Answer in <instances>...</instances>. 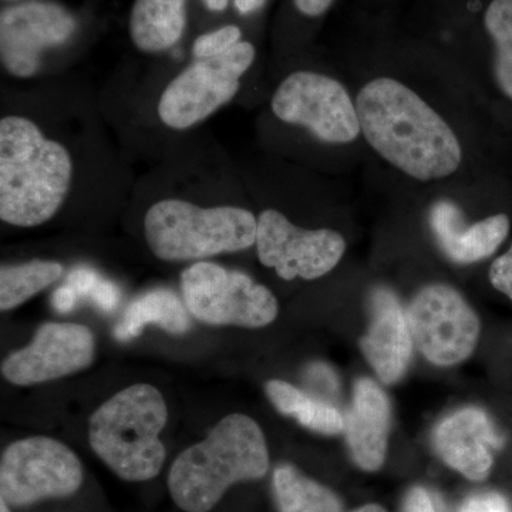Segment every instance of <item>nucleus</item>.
<instances>
[{"label":"nucleus","mask_w":512,"mask_h":512,"mask_svg":"<svg viewBox=\"0 0 512 512\" xmlns=\"http://www.w3.org/2000/svg\"><path fill=\"white\" fill-rule=\"evenodd\" d=\"M255 245L261 264L285 281L322 278L346 252V239L335 229L301 228L272 208L259 214Z\"/></svg>","instance_id":"obj_11"},{"label":"nucleus","mask_w":512,"mask_h":512,"mask_svg":"<svg viewBox=\"0 0 512 512\" xmlns=\"http://www.w3.org/2000/svg\"><path fill=\"white\" fill-rule=\"evenodd\" d=\"M96 340L92 330L77 323H45L26 348L2 363V375L16 386L62 379L92 365Z\"/></svg>","instance_id":"obj_13"},{"label":"nucleus","mask_w":512,"mask_h":512,"mask_svg":"<svg viewBox=\"0 0 512 512\" xmlns=\"http://www.w3.org/2000/svg\"><path fill=\"white\" fill-rule=\"evenodd\" d=\"M269 470L264 431L245 414H229L200 443L188 447L171 466L168 490L185 512H208L229 487L261 480Z\"/></svg>","instance_id":"obj_3"},{"label":"nucleus","mask_w":512,"mask_h":512,"mask_svg":"<svg viewBox=\"0 0 512 512\" xmlns=\"http://www.w3.org/2000/svg\"><path fill=\"white\" fill-rule=\"evenodd\" d=\"M83 483V466L66 444L36 436L15 441L0 461V500L28 507L46 498L76 494Z\"/></svg>","instance_id":"obj_9"},{"label":"nucleus","mask_w":512,"mask_h":512,"mask_svg":"<svg viewBox=\"0 0 512 512\" xmlns=\"http://www.w3.org/2000/svg\"><path fill=\"white\" fill-rule=\"evenodd\" d=\"M265 392L279 413L295 417L306 429L335 436L345 431L346 420L336 407L325 400L313 399L284 380H269Z\"/></svg>","instance_id":"obj_20"},{"label":"nucleus","mask_w":512,"mask_h":512,"mask_svg":"<svg viewBox=\"0 0 512 512\" xmlns=\"http://www.w3.org/2000/svg\"><path fill=\"white\" fill-rule=\"evenodd\" d=\"M345 420L346 440L356 466L369 473L380 470L392 426V406L382 387L370 379L357 380Z\"/></svg>","instance_id":"obj_17"},{"label":"nucleus","mask_w":512,"mask_h":512,"mask_svg":"<svg viewBox=\"0 0 512 512\" xmlns=\"http://www.w3.org/2000/svg\"><path fill=\"white\" fill-rule=\"evenodd\" d=\"M100 278L90 269H77L69 276L67 285L72 286L77 295H92L93 289L99 284Z\"/></svg>","instance_id":"obj_30"},{"label":"nucleus","mask_w":512,"mask_h":512,"mask_svg":"<svg viewBox=\"0 0 512 512\" xmlns=\"http://www.w3.org/2000/svg\"><path fill=\"white\" fill-rule=\"evenodd\" d=\"M168 409L157 387H126L90 417L89 441L96 456L124 481H148L163 470L165 447L160 433Z\"/></svg>","instance_id":"obj_4"},{"label":"nucleus","mask_w":512,"mask_h":512,"mask_svg":"<svg viewBox=\"0 0 512 512\" xmlns=\"http://www.w3.org/2000/svg\"><path fill=\"white\" fill-rule=\"evenodd\" d=\"M407 319L414 345L433 365H458L476 352L481 320L453 286H424L410 302Z\"/></svg>","instance_id":"obj_10"},{"label":"nucleus","mask_w":512,"mask_h":512,"mask_svg":"<svg viewBox=\"0 0 512 512\" xmlns=\"http://www.w3.org/2000/svg\"><path fill=\"white\" fill-rule=\"evenodd\" d=\"M353 512H387L383 507L377 504H367L363 505V507L357 508V510Z\"/></svg>","instance_id":"obj_35"},{"label":"nucleus","mask_w":512,"mask_h":512,"mask_svg":"<svg viewBox=\"0 0 512 512\" xmlns=\"http://www.w3.org/2000/svg\"><path fill=\"white\" fill-rule=\"evenodd\" d=\"M150 323L173 335H184L191 328L190 316L183 301L168 289H156L130 303L123 320L114 330V336L121 342H128L140 336Z\"/></svg>","instance_id":"obj_19"},{"label":"nucleus","mask_w":512,"mask_h":512,"mask_svg":"<svg viewBox=\"0 0 512 512\" xmlns=\"http://www.w3.org/2000/svg\"><path fill=\"white\" fill-rule=\"evenodd\" d=\"M403 512H437L430 494L423 487H414L404 498Z\"/></svg>","instance_id":"obj_29"},{"label":"nucleus","mask_w":512,"mask_h":512,"mask_svg":"<svg viewBox=\"0 0 512 512\" xmlns=\"http://www.w3.org/2000/svg\"><path fill=\"white\" fill-rule=\"evenodd\" d=\"M308 380L319 392L333 394L338 390L336 376L333 375L328 366L322 365V363H315V365L309 367Z\"/></svg>","instance_id":"obj_27"},{"label":"nucleus","mask_w":512,"mask_h":512,"mask_svg":"<svg viewBox=\"0 0 512 512\" xmlns=\"http://www.w3.org/2000/svg\"><path fill=\"white\" fill-rule=\"evenodd\" d=\"M63 265L53 261H30L18 265H2L0 269V309L18 308L36 293L56 284L62 278Z\"/></svg>","instance_id":"obj_22"},{"label":"nucleus","mask_w":512,"mask_h":512,"mask_svg":"<svg viewBox=\"0 0 512 512\" xmlns=\"http://www.w3.org/2000/svg\"><path fill=\"white\" fill-rule=\"evenodd\" d=\"M355 101L362 137L394 170L420 183L447 180L460 170L458 134L409 84L377 76L357 90Z\"/></svg>","instance_id":"obj_1"},{"label":"nucleus","mask_w":512,"mask_h":512,"mask_svg":"<svg viewBox=\"0 0 512 512\" xmlns=\"http://www.w3.org/2000/svg\"><path fill=\"white\" fill-rule=\"evenodd\" d=\"M458 512H512L510 503L504 494L498 491H483L470 495Z\"/></svg>","instance_id":"obj_26"},{"label":"nucleus","mask_w":512,"mask_h":512,"mask_svg":"<svg viewBox=\"0 0 512 512\" xmlns=\"http://www.w3.org/2000/svg\"><path fill=\"white\" fill-rule=\"evenodd\" d=\"M266 3V0H235V8L241 15H251L258 12Z\"/></svg>","instance_id":"obj_33"},{"label":"nucleus","mask_w":512,"mask_h":512,"mask_svg":"<svg viewBox=\"0 0 512 512\" xmlns=\"http://www.w3.org/2000/svg\"><path fill=\"white\" fill-rule=\"evenodd\" d=\"M5 2H13V0H5Z\"/></svg>","instance_id":"obj_37"},{"label":"nucleus","mask_w":512,"mask_h":512,"mask_svg":"<svg viewBox=\"0 0 512 512\" xmlns=\"http://www.w3.org/2000/svg\"><path fill=\"white\" fill-rule=\"evenodd\" d=\"M207 3L208 8L214 10V12H222L227 9L228 0H204Z\"/></svg>","instance_id":"obj_34"},{"label":"nucleus","mask_w":512,"mask_h":512,"mask_svg":"<svg viewBox=\"0 0 512 512\" xmlns=\"http://www.w3.org/2000/svg\"><path fill=\"white\" fill-rule=\"evenodd\" d=\"M488 279L495 291L503 293L512 302V242L504 254L494 259L488 271Z\"/></svg>","instance_id":"obj_25"},{"label":"nucleus","mask_w":512,"mask_h":512,"mask_svg":"<svg viewBox=\"0 0 512 512\" xmlns=\"http://www.w3.org/2000/svg\"><path fill=\"white\" fill-rule=\"evenodd\" d=\"M258 218L235 205L201 207L180 198H167L148 208L144 235L148 248L161 261H202L245 251L256 242Z\"/></svg>","instance_id":"obj_5"},{"label":"nucleus","mask_w":512,"mask_h":512,"mask_svg":"<svg viewBox=\"0 0 512 512\" xmlns=\"http://www.w3.org/2000/svg\"><path fill=\"white\" fill-rule=\"evenodd\" d=\"M10 505L6 501L0 500V512H10Z\"/></svg>","instance_id":"obj_36"},{"label":"nucleus","mask_w":512,"mask_h":512,"mask_svg":"<svg viewBox=\"0 0 512 512\" xmlns=\"http://www.w3.org/2000/svg\"><path fill=\"white\" fill-rule=\"evenodd\" d=\"M274 493L279 512H343L338 495L292 464L275 468Z\"/></svg>","instance_id":"obj_21"},{"label":"nucleus","mask_w":512,"mask_h":512,"mask_svg":"<svg viewBox=\"0 0 512 512\" xmlns=\"http://www.w3.org/2000/svg\"><path fill=\"white\" fill-rule=\"evenodd\" d=\"M510 441V431L493 414L476 406L451 413L433 434L441 460L471 481H485L491 476L497 457Z\"/></svg>","instance_id":"obj_14"},{"label":"nucleus","mask_w":512,"mask_h":512,"mask_svg":"<svg viewBox=\"0 0 512 512\" xmlns=\"http://www.w3.org/2000/svg\"><path fill=\"white\" fill-rule=\"evenodd\" d=\"M255 59V46L244 40L224 55L195 59L165 86L158 100V119L178 131L207 120L234 100Z\"/></svg>","instance_id":"obj_6"},{"label":"nucleus","mask_w":512,"mask_h":512,"mask_svg":"<svg viewBox=\"0 0 512 512\" xmlns=\"http://www.w3.org/2000/svg\"><path fill=\"white\" fill-rule=\"evenodd\" d=\"M295 9L308 19L322 18L336 0H292Z\"/></svg>","instance_id":"obj_31"},{"label":"nucleus","mask_w":512,"mask_h":512,"mask_svg":"<svg viewBox=\"0 0 512 512\" xmlns=\"http://www.w3.org/2000/svg\"><path fill=\"white\" fill-rule=\"evenodd\" d=\"M73 158L28 117L0 120V220L19 228L46 224L73 183Z\"/></svg>","instance_id":"obj_2"},{"label":"nucleus","mask_w":512,"mask_h":512,"mask_svg":"<svg viewBox=\"0 0 512 512\" xmlns=\"http://www.w3.org/2000/svg\"><path fill=\"white\" fill-rule=\"evenodd\" d=\"M187 26V0H134L128 35L140 52L158 55L180 42Z\"/></svg>","instance_id":"obj_18"},{"label":"nucleus","mask_w":512,"mask_h":512,"mask_svg":"<svg viewBox=\"0 0 512 512\" xmlns=\"http://www.w3.org/2000/svg\"><path fill=\"white\" fill-rule=\"evenodd\" d=\"M429 222L441 251L456 264H476L493 256L507 241L510 217L504 212L467 224L456 202H434Z\"/></svg>","instance_id":"obj_16"},{"label":"nucleus","mask_w":512,"mask_h":512,"mask_svg":"<svg viewBox=\"0 0 512 512\" xmlns=\"http://www.w3.org/2000/svg\"><path fill=\"white\" fill-rule=\"evenodd\" d=\"M77 29L70 10L47 0H29L0 13V62L16 79H32L47 50L66 45Z\"/></svg>","instance_id":"obj_12"},{"label":"nucleus","mask_w":512,"mask_h":512,"mask_svg":"<svg viewBox=\"0 0 512 512\" xmlns=\"http://www.w3.org/2000/svg\"><path fill=\"white\" fill-rule=\"evenodd\" d=\"M93 301L97 303L103 311H113L119 305L120 296L116 286L111 282L101 281L96 285L92 292Z\"/></svg>","instance_id":"obj_28"},{"label":"nucleus","mask_w":512,"mask_h":512,"mask_svg":"<svg viewBox=\"0 0 512 512\" xmlns=\"http://www.w3.org/2000/svg\"><path fill=\"white\" fill-rule=\"evenodd\" d=\"M276 119L305 128L319 141L346 146L362 137L355 96L340 80L313 70H296L276 87L271 100Z\"/></svg>","instance_id":"obj_7"},{"label":"nucleus","mask_w":512,"mask_h":512,"mask_svg":"<svg viewBox=\"0 0 512 512\" xmlns=\"http://www.w3.org/2000/svg\"><path fill=\"white\" fill-rule=\"evenodd\" d=\"M181 289L188 312L207 325L265 328L279 313L266 286L214 262H195L185 269Z\"/></svg>","instance_id":"obj_8"},{"label":"nucleus","mask_w":512,"mask_h":512,"mask_svg":"<svg viewBox=\"0 0 512 512\" xmlns=\"http://www.w3.org/2000/svg\"><path fill=\"white\" fill-rule=\"evenodd\" d=\"M483 25L493 43L491 73L498 92L512 101V0H491Z\"/></svg>","instance_id":"obj_23"},{"label":"nucleus","mask_w":512,"mask_h":512,"mask_svg":"<svg viewBox=\"0 0 512 512\" xmlns=\"http://www.w3.org/2000/svg\"><path fill=\"white\" fill-rule=\"evenodd\" d=\"M77 296L79 295H77L72 286H62V288L57 289V291L53 293V306H55L57 312H70L74 308V305H76Z\"/></svg>","instance_id":"obj_32"},{"label":"nucleus","mask_w":512,"mask_h":512,"mask_svg":"<svg viewBox=\"0 0 512 512\" xmlns=\"http://www.w3.org/2000/svg\"><path fill=\"white\" fill-rule=\"evenodd\" d=\"M239 42H242V30L237 25L222 26L220 29L198 36L192 45V53L195 59H208L224 55Z\"/></svg>","instance_id":"obj_24"},{"label":"nucleus","mask_w":512,"mask_h":512,"mask_svg":"<svg viewBox=\"0 0 512 512\" xmlns=\"http://www.w3.org/2000/svg\"><path fill=\"white\" fill-rule=\"evenodd\" d=\"M413 336L407 312L396 293L379 286L370 296V323L360 340L367 362L383 383L399 382L413 356Z\"/></svg>","instance_id":"obj_15"}]
</instances>
